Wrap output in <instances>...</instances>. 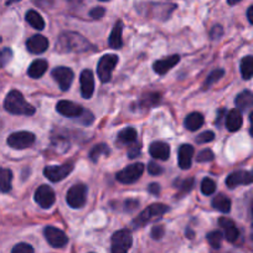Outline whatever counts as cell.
<instances>
[{
	"mask_svg": "<svg viewBox=\"0 0 253 253\" xmlns=\"http://www.w3.org/2000/svg\"><path fill=\"white\" fill-rule=\"evenodd\" d=\"M91 50H93L91 42L81 34L74 33V31L62 33L58 36L57 42H56V51L62 53H84Z\"/></svg>",
	"mask_w": 253,
	"mask_h": 253,
	"instance_id": "obj_1",
	"label": "cell"
},
{
	"mask_svg": "<svg viewBox=\"0 0 253 253\" xmlns=\"http://www.w3.org/2000/svg\"><path fill=\"white\" fill-rule=\"evenodd\" d=\"M4 107H5L6 111L11 114H15V116H33L35 113V107L31 106L25 98H24L23 93L16 89L9 92L5 97V101H4Z\"/></svg>",
	"mask_w": 253,
	"mask_h": 253,
	"instance_id": "obj_2",
	"label": "cell"
},
{
	"mask_svg": "<svg viewBox=\"0 0 253 253\" xmlns=\"http://www.w3.org/2000/svg\"><path fill=\"white\" fill-rule=\"evenodd\" d=\"M168 211H169V208L164 204H153L139 213V216L133 221V225H134V227H143L152 221L162 218V216L167 213Z\"/></svg>",
	"mask_w": 253,
	"mask_h": 253,
	"instance_id": "obj_3",
	"label": "cell"
},
{
	"mask_svg": "<svg viewBox=\"0 0 253 253\" xmlns=\"http://www.w3.org/2000/svg\"><path fill=\"white\" fill-rule=\"evenodd\" d=\"M118 61V56L113 55V53H107L99 58L98 65H97V75L102 82L111 81L112 72H113L114 67L117 66Z\"/></svg>",
	"mask_w": 253,
	"mask_h": 253,
	"instance_id": "obj_4",
	"label": "cell"
},
{
	"mask_svg": "<svg viewBox=\"0 0 253 253\" xmlns=\"http://www.w3.org/2000/svg\"><path fill=\"white\" fill-rule=\"evenodd\" d=\"M133 237L129 230H119L112 236V253H128L132 247Z\"/></svg>",
	"mask_w": 253,
	"mask_h": 253,
	"instance_id": "obj_5",
	"label": "cell"
},
{
	"mask_svg": "<svg viewBox=\"0 0 253 253\" xmlns=\"http://www.w3.org/2000/svg\"><path fill=\"white\" fill-rule=\"evenodd\" d=\"M66 201L72 209L84 208L87 201V186L84 184H76L67 191Z\"/></svg>",
	"mask_w": 253,
	"mask_h": 253,
	"instance_id": "obj_6",
	"label": "cell"
},
{
	"mask_svg": "<svg viewBox=\"0 0 253 253\" xmlns=\"http://www.w3.org/2000/svg\"><path fill=\"white\" fill-rule=\"evenodd\" d=\"M143 171H144V165L142 163H135V164L128 165L121 171L117 172L116 179L122 184H133L137 180H139Z\"/></svg>",
	"mask_w": 253,
	"mask_h": 253,
	"instance_id": "obj_7",
	"label": "cell"
},
{
	"mask_svg": "<svg viewBox=\"0 0 253 253\" xmlns=\"http://www.w3.org/2000/svg\"><path fill=\"white\" fill-rule=\"evenodd\" d=\"M35 143V135L30 132H16L8 137V144L13 149H26Z\"/></svg>",
	"mask_w": 253,
	"mask_h": 253,
	"instance_id": "obj_8",
	"label": "cell"
},
{
	"mask_svg": "<svg viewBox=\"0 0 253 253\" xmlns=\"http://www.w3.org/2000/svg\"><path fill=\"white\" fill-rule=\"evenodd\" d=\"M74 170L72 164H63V165H52V167H46L43 169V175L47 177L50 181L57 182L69 176Z\"/></svg>",
	"mask_w": 253,
	"mask_h": 253,
	"instance_id": "obj_9",
	"label": "cell"
},
{
	"mask_svg": "<svg viewBox=\"0 0 253 253\" xmlns=\"http://www.w3.org/2000/svg\"><path fill=\"white\" fill-rule=\"evenodd\" d=\"M43 235H45L46 241L52 246L53 248H62L67 245L69 238H67L66 233L61 231L60 228H56L53 226H47L43 230Z\"/></svg>",
	"mask_w": 253,
	"mask_h": 253,
	"instance_id": "obj_10",
	"label": "cell"
},
{
	"mask_svg": "<svg viewBox=\"0 0 253 253\" xmlns=\"http://www.w3.org/2000/svg\"><path fill=\"white\" fill-rule=\"evenodd\" d=\"M52 77L56 82L60 86L61 91H69V88L71 87L72 81H74V71L69 67H56L55 70H52Z\"/></svg>",
	"mask_w": 253,
	"mask_h": 253,
	"instance_id": "obj_11",
	"label": "cell"
},
{
	"mask_svg": "<svg viewBox=\"0 0 253 253\" xmlns=\"http://www.w3.org/2000/svg\"><path fill=\"white\" fill-rule=\"evenodd\" d=\"M35 201L42 209H50L55 204V191L47 185H41L35 191Z\"/></svg>",
	"mask_w": 253,
	"mask_h": 253,
	"instance_id": "obj_12",
	"label": "cell"
},
{
	"mask_svg": "<svg viewBox=\"0 0 253 253\" xmlns=\"http://www.w3.org/2000/svg\"><path fill=\"white\" fill-rule=\"evenodd\" d=\"M253 182V172L246 171V170H238L232 172L226 179V185L230 189L240 186V185H250Z\"/></svg>",
	"mask_w": 253,
	"mask_h": 253,
	"instance_id": "obj_13",
	"label": "cell"
},
{
	"mask_svg": "<svg viewBox=\"0 0 253 253\" xmlns=\"http://www.w3.org/2000/svg\"><path fill=\"white\" fill-rule=\"evenodd\" d=\"M56 109L60 114L69 118H80L84 109L80 104L74 103L71 101H60L56 104Z\"/></svg>",
	"mask_w": 253,
	"mask_h": 253,
	"instance_id": "obj_14",
	"label": "cell"
},
{
	"mask_svg": "<svg viewBox=\"0 0 253 253\" xmlns=\"http://www.w3.org/2000/svg\"><path fill=\"white\" fill-rule=\"evenodd\" d=\"M80 82H81V93L82 97L89 99L94 92V76L91 70H84L80 76Z\"/></svg>",
	"mask_w": 253,
	"mask_h": 253,
	"instance_id": "obj_15",
	"label": "cell"
},
{
	"mask_svg": "<svg viewBox=\"0 0 253 253\" xmlns=\"http://www.w3.org/2000/svg\"><path fill=\"white\" fill-rule=\"evenodd\" d=\"M26 47H28L29 52L40 55V53L45 52L47 50L48 40L47 38H45L42 35H34L26 41Z\"/></svg>",
	"mask_w": 253,
	"mask_h": 253,
	"instance_id": "obj_16",
	"label": "cell"
},
{
	"mask_svg": "<svg viewBox=\"0 0 253 253\" xmlns=\"http://www.w3.org/2000/svg\"><path fill=\"white\" fill-rule=\"evenodd\" d=\"M179 61H180L179 55H172L167 58H163V60L155 61L153 67H154V71L157 72L158 75L163 76V75H165L167 72H169L172 67L176 66L177 63H179Z\"/></svg>",
	"mask_w": 253,
	"mask_h": 253,
	"instance_id": "obj_17",
	"label": "cell"
},
{
	"mask_svg": "<svg viewBox=\"0 0 253 253\" xmlns=\"http://www.w3.org/2000/svg\"><path fill=\"white\" fill-rule=\"evenodd\" d=\"M218 223H220V226L222 227L223 236L226 237V240H227L228 242H235L238 238V236H240V231L236 227V223L233 222L231 218L227 217H221L220 220H218Z\"/></svg>",
	"mask_w": 253,
	"mask_h": 253,
	"instance_id": "obj_18",
	"label": "cell"
},
{
	"mask_svg": "<svg viewBox=\"0 0 253 253\" xmlns=\"http://www.w3.org/2000/svg\"><path fill=\"white\" fill-rule=\"evenodd\" d=\"M194 153H195V150H194L193 145L182 144L179 148V153H177L179 154V167L182 170L189 169L191 167V160H193Z\"/></svg>",
	"mask_w": 253,
	"mask_h": 253,
	"instance_id": "obj_19",
	"label": "cell"
},
{
	"mask_svg": "<svg viewBox=\"0 0 253 253\" xmlns=\"http://www.w3.org/2000/svg\"><path fill=\"white\" fill-rule=\"evenodd\" d=\"M149 153L153 158L159 160H168L170 157V147L167 143L155 142L150 144Z\"/></svg>",
	"mask_w": 253,
	"mask_h": 253,
	"instance_id": "obj_20",
	"label": "cell"
},
{
	"mask_svg": "<svg viewBox=\"0 0 253 253\" xmlns=\"http://www.w3.org/2000/svg\"><path fill=\"white\" fill-rule=\"evenodd\" d=\"M242 123L243 118L242 114H241V111H238L237 108L231 109L228 112L227 117H226V126H227V129L230 132H237L241 126H242Z\"/></svg>",
	"mask_w": 253,
	"mask_h": 253,
	"instance_id": "obj_21",
	"label": "cell"
},
{
	"mask_svg": "<svg viewBox=\"0 0 253 253\" xmlns=\"http://www.w3.org/2000/svg\"><path fill=\"white\" fill-rule=\"evenodd\" d=\"M235 104L238 111L245 112L253 107V93L251 91H243L236 97Z\"/></svg>",
	"mask_w": 253,
	"mask_h": 253,
	"instance_id": "obj_22",
	"label": "cell"
},
{
	"mask_svg": "<svg viewBox=\"0 0 253 253\" xmlns=\"http://www.w3.org/2000/svg\"><path fill=\"white\" fill-rule=\"evenodd\" d=\"M204 122H205V118L201 113L199 112H194V113H190L189 116L185 118V128L187 130H191V132H195L198 130L200 126H203Z\"/></svg>",
	"mask_w": 253,
	"mask_h": 253,
	"instance_id": "obj_23",
	"label": "cell"
},
{
	"mask_svg": "<svg viewBox=\"0 0 253 253\" xmlns=\"http://www.w3.org/2000/svg\"><path fill=\"white\" fill-rule=\"evenodd\" d=\"M47 61L45 60H36L30 65L28 70V75L31 79H40L47 71Z\"/></svg>",
	"mask_w": 253,
	"mask_h": 253,
	"instance_id": "obj_24",
	"label": "cell"
},
{
	"mask_svg": "<svg viewBox=\"0 0 253 253\" xmlns=\"http://www.w3.org/2000/svg\"><path fill=\"white\" fill-rule=\"evenodd\" d=\"M122 33H123V23L122 21H117L114 25L113 30H112L111 35H109V46L112 48H121L123 45V40H122Z\"/></svg>",
	"mask_w": 253,
	"mask_h": 253,
	"instance_id": "obj_25",
	"label": "cell"
},
{
	"mask_svg": "<svg viewBox=\"0 0 253 253\" xmlns=\"http://www.w3.org/2000/svg\"><path fill=\"white\" fill-rule=\"evenodd\" d=\"M212 206L222 213H228L231 210V200L223 194H218L212 199Z\"/></svg>",
	"mask_w": 253,
	"mask_h": 253,
	"instance_id": "obj_26",
	"label": "cell"
},
{
	"mask_svg": "<svg viewBox=\"0 0 253 253\" xmlns=\"http://www.w3.org/2000/svg\"><path fill=\"white\" fill-rule=\"evenodd\" d=\"M11 180H13V172L11 170L0 168V191L1 193H9L11 190Z\"/></svg>",
	"mask_w": 253,
	"mask_h": 253,
	"instance_id": "obj_27",
	"label": "cell"
},
{
	"mask_svg": "<svg viewBox=\"0 0 253 253\" xmlns=\"http://www.w3.org/2000/svg\"><path fill=\"white\" fill-rule=\"evenodd\" d=\"M25 19L34 29H36V30H43V28H45V21H43L42 16H41L38 11L29 10L28 13H26Z\"/></svg>",
	"mask_w": 253,
	"mask_h": 253,
	"instance_id": "obj_28",
	"label": "cell"
},
{
	"mask_svg": "<svg viewBox=\"0 0 253 253\" xmlns=\"http://www.w3.org/2000/svg\"><path fill=\"white\" fill-rule=\"evenodd\" d=\"M137 130H135L134 128H132V126L124 128V129H122L118 134L119 142L123 143V144H132V143H134L135 140H137Z\"/></svg>",
	"mask_w": 253,
	"mask_h": 253,
	"instance_id": "obj_29",
	"label": "cell"
},
{
	"mask_svg": "<svg viewBox=\"0 0 253 253\" xmlns=\"http://www.w3.org/2000/svg\"><path fill=\"white\" fill-rule=\"evenodd\" d=\"M241 75L243 80H250L253 77V56H246L241 61Z\"/></svg>",
	"mask_w": 253,
	"mask_h": 253,
	"instance_id": "obj_30",
	"label": "cell"
},
{
	"mask_svg": "<svg viewBox=\"0 0 253 253\" xmlns=\"http://www.w3.org/2000/svg\"><path fill=\"white\" fill-rule=\"evenodd\" d=\"M160 101V94L159 93H147L140 98V101L138 102V106L139 108H152V107L157 106Z\"/></svg>",
	"mask_w": 253,
	"mask_h": 253,
	"instance_id": "obj_31",
	"label": "cell"
},
{
	"mask_svg": "<svg viewBox=\"0 0 253 253\" xmlns=\"http://www.w3.org/2000/svg\"><path fill=\"white\" fill-rule=\"evenodd\" d=\"M109 154V148L106 144H97L92 148V150L89 152V159L93 163H96L99 159L101 155H107Z\"/></svg>",
	"mask_w": 253,
	"mask_h": 253,
	"instance_id": "obj_32",
	"label": "cell"
},
{
	"mask_svg": "<svg viewBox=\"0 0 253 253\" xmlns=\"http://www.w3.org/2000/svg\"><path fill=\"white\" fill-rule=\"evenodd\" d=\"M208 241L213 248H220L221 245H222V240H223V233L220 232V231H212V232L209 233L208 236Z\"/></svg>",
	"mask_w": 253,
	"mask_h": 253,
	"instance_id": "obj_33",
	"label": "cell"
},
{
	"mask_svg": "<svg viewBox=\"0 0 253 253\" xmlns=\"http://www.w3.org/2000/svg\"><path fill=\"white\" fill-rule=\"evenodd\" d=\"M201 191L206 196L212 195L216 191V182L212 179H210V177H205L203 182H201Z\"/></svg>",
	"mask_w": 253,
	"mask_h": 253,
	"instance_id": "obj_34",
	"label": "cell"
},
{
	"mask_svg": "<svg viewBox=\"0 0 253 253\" xmlns=\"http://www.w3.org/2000/svg\"><path fill=\"white\" fill-rule=\"evenodd\" d=\"M225 75V71L223 70H215V71L211 72L208 77H206V81H205V88H210L213 84H216L217 81H220L221 79Z\"/></svg>",
	"mask_w": 253,
	"mask_h": 253,
	"instance_id": "obj_35",
	"label": "cell"
},
{
	"mask_svg": "<svg viewBox=\"0 0 253 253\" xmlns=\"http://www.w3.org/2000/svg\"><path fill=\"white\" fill-rule=\"evenodd\" d=\"M194 184H195V180H194L193 177L184 180V182H182V184L179 186L180 191H179V194H177V196H180V198H181L182 195H186V194H189L190 191L193 190Z\"/></svg>",
	"mask_w": 253,
	"mask_h": 253,
	"instance_id": "obj_36",
	"label": "cell"
},
{
	"mask_svg": "<svg viewBox=\"0 0 253 253\" xmlns=\"http://www.w3.org/2000/svg\"><path fill=\"white\" fill-rule=\"evenodd\" d=\"M11 58H13V51L10 48L5 47L3 50H0V69L6 66L11 61Z\"/></svg>",
	"mask_w": 253,
	"mask_h": 253,
	"instance_id": "obj_37",
	"label": "cell"
},
{
	"mask_svg": "<svg viewBox=\"0 0 253 253\" xmlns=\"http://www.w3.org/2000/svg\"><path fill=\"white\" fill-rule=\"evenodd\" d=\"M213 158H215V155H213V153L211 152L210 149H204V150H201L198 155H196V162H199V163L212 162Z\"/></svg>",
	"mask_w": 253,
	"mask_h": 253,
	"instance_id": "obj_38",
	"label": "cell"
},
{
	"mask_svg": "<svg viewBox=\"0 0 253 253\" xmlns=\"http://www.w3.org/2000/svg\"><path fill=\"white\" fill-rule=\"evenodd\" d=\"M215 139V134L211 130H208V132H204L201 134H199L196 137V143L198 144H206V143H210Z\"/></svg>",
	"mask_w": 253,
	"mask_h": 253,
	"instance_id": "obj_39",
	"label": "cell"
},
{
	"mask_svg": "<svg viewBox=\"0 0 253 253\" xmlns=\"http://www.w3.org/2000/svg\"><path fill=\"white\" fill-rule=\"evenodd\" d=\"M11 253H34V248L28 243H18L14 246Z\"/></svg>",
	"mask_w": 253,
	"mask_h": 253,
	"instance_id": "obj_40",
	"label": "cell"
},
{
	"mask_svg": "<svg viewBox=\"0 0 253 253\" xmlns=\"http://www.w3.org/2000/svg\"><path fill=\"white\" fill-rule=\"evenodd\" d=\"M104 14H106V9L102 8V6H97V8H93L89 11V16L92 19H102Z\"/></svg>",
	"mask_w": 253,
	"mask_h": 253,
	"instance_id": "obj_41",
	"label": "cell"
},
{
	"mask_svg": "<svg viewBox=\"0 0 253 253\" xmlns=\"http://www.w3.org/2000/svg\"><path fill=\"white\" fill-rule=\"evenodd\" d=\"M148 171H149V174L152 175H160L163 172V168L160 167V165H158L157 163L154 162H150L149 164H148Z\"/></svg>",
	"mask_w": 253,
	"mask_h": 253,
	"instance_id": "obj_42",
	"label": "cell"
},
{
	"mask_svg": "<svg viewBox=\"0 0 253 253\" xmlns=\"http://www.w3.org/2000/svg\"><path fill=\"white\" fill-rule=\"evenodd\" d=\"M164 227L163 226H154L152 230V237L154 238V240H160V238L164 236Z\"/></svg>",
	"mask_w": 253,
	"mask_h": 253,
	"instance_id": "obj_43",
	"label": "cell"
},
{
	"mask_svg": "<svg viewBox=\"0 0 253 253\" xmlns=\"http://www.w3.org/2000/svg\"><path fill=\"white\" fill-rule=\"evenodd\" d=\"M222 35V28L220 25L217 26H213L212 31H211V38L212 39H217Z\"/></svg>",
	"mask_w": 253,
	"mask_h": 253,
	"instance_id": "obj_44",
	"label": "cell"
},
{
	"mask_svg": "<svg viewBox=\"0 0 253 253\" xmlns=\"http://www.w3.org/2000/svg\"><path fill=\"white\" fill-rule=\"evenodd\" d=\"M148 190H149V193L153 194V195H159L160 186L158 184H155V182H153V184L149 185Z\"/></svg>",
	"mask_w": 253,
	"mask_h": 253,
	"instance_id": "obj_45",
	"label": "cell"
},
{
	"mask_svg": "<svg viewBox=\"0 0 253 253\" xmlns=\"http://www.w3.org/2000/svg\"><path fill=\"white\" fill-rule=\"evenodd\" d=\"M138 205H139V203H138V201H135V200H128V201H126V210L132 211V210H134V209H137Z\"/></svg>",
	"mask_w": 253,
	"mask_h": 253,
	"instance_id": "obj_46",
	"label": "cell"
},
{
	"mask_svg": "<svg viewBox=\"0 0 253 253\" xmlns=\"http://www.w3.org/2000/svg\"><path fill=\"white\" fill-rule=\"evenodd\" d=\"M139 150H140V148L139 147H133V148H130L129 149V152H128V154H129V158H135L137 157L138 154H139Z\"/></svg>",
	"mask_w": 253,
	"mask_h": 253,
	"instance_id": "obj_47",
	"label": "cell"
},
{
	"mask_svg": "<svg viewBox=\"0 0 253 253\" xmlns=\"http://www.w3.org/2000/svg\"><path fill=\"white\" fill-rule=\"evenodd\" d=\"M247 18H248V21H250V23L253 25V5L248 8V10H247Z\"/></svg>",
	"mask_w": 253,
	"mask_h": 253,
	"instance_id": "obj_48",
	"label": "cell"
},
{
	"mask_svg": "<svg viewBox=\"0 0 253 253\" xmlns=\"http://www.w3.org/2000/svg\"><path fill=\"white\" fill-rule=\"evenodd\" d=\"M250 122H251V128H250V134L253 137V112L250 114Z\"/></svg>",
	"mask_w": 253,
	"mask_h": 253,
	"instance_id": "obj_49",
	"label": "cell"
},
{
	"mask_svg": "<svg viewBox=\"0 0 253 253\" xmlns=\"http://www.w3.org/2000/svg\"><path fill=\"white\" fill-rule=\"evenodd\" d=\"M227 1H228V4H230V5H235V4L242 1V0H227Z\"/></svg>",
	"mask_w": 253,
	"mask_h": 253,
	"instance_id": "obj_50",
	"label": "cell"
},
{
	"mask_svg": "<svg viewBox=\"0 0 253 253\" xmlns=\"http://www.w3.org/2000/svg\"><path fill=\"white\" fill-rule=\"evenodd\" d=\"M18 1H20V0H8V1H6V4H8V5H10V4H13V3H18Z\"/></svg>",
	"mask_w": 253,
	"mask_h": 253,
	"instance_id": "obj_51",
	"label": "cell"
},
{
	"mask_svg": "<svg viewBox=\"0 0 253 253\" xmlns=\"http://www.w3.org/2000/svg\"><path fill=\"white\" fill-rule=\"evenodd\" d=\"M187 235H189L190 238H193V237H194V233L191 232V231H187Z\"/></svg>",
	"mask_w": 253,
	"mask_h": 253,
	"instance_id": "obj_52",
	"label": "cell"
},
{
	"mask_svg": "<svg viewBox=\"0 0 253 253\" xmlns=\"http://www.w3.org/2000/svg\"><path fill=\"white\" fill-rule=\"evenodd\" d=\"M252 235H253V210H252Z\"/></svg>",
	"mask_w": 253,
	"mask_h": 253,
	"instance_id": "obj_53",
	"label": "cell"
},
{
	"mask_svg": "<svg viewBox=\"0 0 253 253\" xmlns=\"http://www.w3.org/2000/svg\"><path fill=\"white\" fill-rule=\"evenodd\" d=\"M101 1H107V0H101Z\"/></svg>",
	"mask_w": 253,
	"mask_h": 253,
	"instance_id": "obj_54",
	"label": "cell"
},
{
	"mask_svg": "<svg viewBox=\"0 0 253 253\" xmlns=\"http://www.w3.org/2000/svg\"><path fill=\"white\" fill-rule=\"evenodd\" d=\"M0 126H1V121H0Z\"/></svg>",
	"mask_w": 253,
	"mask_h": 253,
	"instance_id": "obj_55",
	"label": "cell"
},
{
	"mask_svg": "<svg viewBox=\"0 0 253 253\" xmlns=\"http://www.w3.org/2000/svg\"><path fill=\"white\" fill-rule=\"evenodd\" d=\"M91 253H92V252H91Z\"/></svg>",
	"mask_w": 253,
	"mask_h": 253,
	"instance_id": "obj_56",
	"label": "cell"
}]
</instances>
